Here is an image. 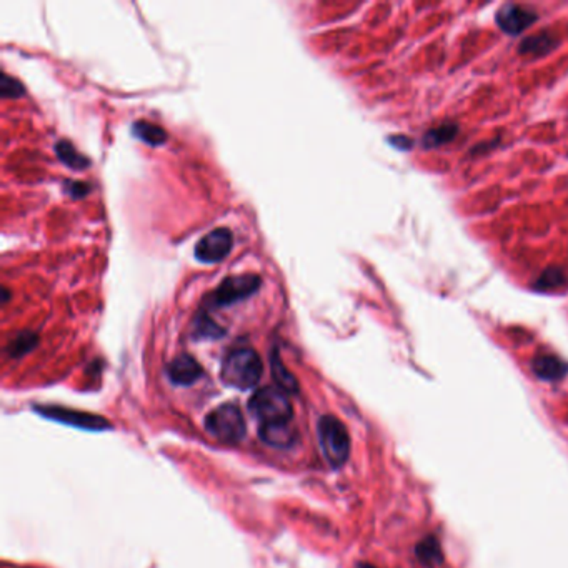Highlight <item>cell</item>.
<instances>
[{
    "label": "cell",
    "instance_id": "cell-1",
    "mask_svg": "<svg viewBox=\"0 0 568 568\" xmlns=\"http://www.w3.org/2000/svg\"><path fill=\"white\" fill-rule=\"evenodd\" d=\"M263 364L260 355L249 347L232 350L222 364V380L239 390L253 388L262 378Z\"/></svg>",
    "mask_w": 568,
    "mask_h": 568
},
{
    "label": "cell",
    "instance_id": "cell-2",
    "mask_svg": "<svg viewBox=\"0 0 568 568\" xmlns=\"http://www.w3.org/2000/svg\"><path fill=\"white\" fill-rule=\"evenodd\" d=\"M249 410L263 423H287L293 417V409L287 393L277 387H263L250 397Z\"/></svg>",
    "mask_w": 568,
    "mask_h": 568
},
{
    "label": "cell",
    "instance_id": "cell-3",
    "mask_svg": "<svg viewBox=\"0 0 568 568\" xmlns=\"http://www.w3.org/2000/svg\"><path fill=\"white\" fill-rule=\"evenodd\" d=\"M319 444L322 454L332 468L342 467L347 462L350 454V438H348L347 428L337 417L324 415L319 420Z\"/></svg>",
    "mask_w": 568,
    "mask_h": 568
},
{
    "label": "cell",
    "instance_id": "cell-4",
    "mask_svg": "<svg viewBox=\"0 0 568 568\" xmlns=\"http://www.w3.org/2000/svg\"><path fill=\"white\" fill-rule=\"evenodd\" d=\"M205 428L218 442L230 445L242 442L247 433L244 414L234 404H223L210 411L205 417Z\"/></svg>",
    "mask_w": 568,
    "mask_h": 568
},
{
    "label": "cell",
    "instance_id": "cell-5",
    "mask_svg": "<svg viewBox=\"0 0 568 568\" xmlns=\"http://www.w3.org/2000/svg\"><path fill=\"white\" fill-rule=\"evenodd\" d=\"M258 289H260V277L258 275L242 274L227 277L212 295L213 305H232V303H237L253 295Z\"/></svg>",
    "mask_w": 568,
    "mask_h": 568
},
{
    "label": "cell",
    "instance_id": "cell-6",
    "mask_svg": "<svg viewBox=\"0 0 568 568\" xmlns=\"http://www.w3.org/2000/svg\"><path fill=\"white\" fill-rule=\"evenodd\" d=\"M234 245V235L225 227L209 232L195 245L197 260L204 263H218L230 253Z\"/></svg>",
    "mask_w": 568,
    "mask_h": 568
},
{
    "label": "cell",
    "instance_id": "cell-7",
    "mask_svg": "<svg viewBox=\"0 0 568 568\" xmlns=\"http://www.w3.org/2000/svg\"><path fill=\"white\" fill-rule=\"evenodd\" d=\"M37 411L48 420H55V422L72 425V427L82 428V430L98 432L105 430V428H110V425L105 418L93 414H87V411L62 409V407H46V409H39Z\"/></svg>",
    "mask_w": 568,
    "mask_h": 568
},
{
    "label": "cell",
    "instance_id": "cell-8",
    "mask_svg": "<svg viewBox=\"0 0 568 568\" xmlns=\"http://www.w3.org/2000/svg\"><path fill=\"white\" fill-rule=\"evenodd\" d=\"M495 20L505 34L520 35L539 20V15L529 7L517 6V4H507V6H503L496 12Z\"/></svg>",
    "mask_w": 568,
    "mask_h": 568
},
{
    "label": "cell",
    "instance_id": "cell-9",
    "mask_svg": "<svg viewBox=\"0 0 568 568\" xmlns=\"http://www.w3.org/2000/svg\"><path fill=\"white\" fill-rule=\"evenodd\" d=\"M202 366H200L199 362H197L194 357L187 355V353H182L170 362L167 366V375L170 378V382L176 383V385H192L197 380L202 377Z\"/></svg>",
    "mask_w": 568,
    "mask_h": 568
},
{
    "label": "cell",
    "instance_id": "cell-10",
    "mask_svg": "<svg viewBox=\"0 0 568 568\" xmlns=\"http://www.w3.org/2000/svg\"><path fill=\"white\" fill-rule=\"evenodd\" d=\"M258 437L265 445L275 449H289L297 440V432L287 423H263L258 427Z\"/></svg>",
    "mask_w": 568,
    "mask_h": 568
},
{
    "label": "cell",
    "instance_id": "cell-11",
    "mask_svg": "<svg viewBox=\"0 0 568 568\" xmlns=\"http://www.w3.org/2000/svg\"><path fill=\"white\" fill-rule=\"evenodd\" d=\"M558 46L555 35L550 32H539L523 39L518 46V53L523 57H542L547 55Z\"/></svg>",
    "mask_w": 568,
    "mask_h": 568
},
{
    "label": "cell",
    "instance_id": "cell-12",
    "mask_svg": "<svg viewBox=\"0 0 568 568\" xmlns=\"http://www.w3.org/2000/svg\"><path fill=\"white\" fill-rule=\"evenodd\" d=\"M457 136H458V125L447 122L425 132L422 144L425 149H437V147L450 144Z\"/></svg>",
    "mask_w": 568,
    "mask_h": 568
},
{
    "label": "cell",
    "instance_id": "cell-13",
    "mask_svg": "<svg viewBox=\"0 0 568 568\" xmlns=\"http://www.w3.org/2000/svg\"><path fill=\"white\" fill-rule=\"evenodd\" d=\"M132 132L133 136L140 138L142 142L154 147H160L167 142V132H165L160 125L145 122V120H138V122L133 124Z\"/></svg>",
    "mask_w": 568,
    "mask_h": 568
},
{
    "label": "cell",
    "instance_id": "cell-14",
    "mask_svg": "<svg viewBox=\"0 0 568 568\" xmlns=\"http://www.w3.org/2000/svg\"><path fill=\"white\" fill-rule=\"evenodd\" d=\"M270 365H272V375H274L275 382L279 383V388H282V390L287 393H297L298 392L297 378H295V375L284 365V362L280 360V357L277 355V353L272 355Z\"/></svg>",
    "mask_w": 568,
    "mask_h": 568
},
{
    "label": "cell",
    "instance_id": "cell-15",
    "mask_svg": "<svg viewBox=\"0 0 568 568\" xmlns=\"http://www.w3.org/2000/svg\"><path fill=\"white\" fill-rule=\"evenodd\" d=\"M55 152L57 155H59V159L64 162L67 167L74 169V170H84L87 169L91 162H88V159L85 157V155L80 154V152L75 149V147L70 144L69 140H60L57 142L55 145Z\"/></svg>",
    "mask_w": 568,
    "mask_h": 568
},
{
    "label": "cell",
    "instance_id": "cell-16",
    "mask_svg": "<svg viewBox=\"0 0 568 568\" xmlns=\"http://www.w3.org/2000/svg\"><path fill=\"white\" fill-rule=\"evenodd\" d=\"M567 282L568 277L563 268L550 267L539 277V279H536L534 289L540 290V292H550V290L562 289L563 285H567Z\"/></svg>",
    "mask_w": 568,
    "mask_h": 568
},
{
    "label": "cell",
    "instance_id": "cell-17",
    "mask_svg": "<svg viewBox=\"0 0 568 568\" xmlns=\"http://www.w3.org/2000/svg\"><path fill=\"white\" fill-rule=\"evenodd\" d=\"M535 372L543 378H558L567 372V365L553 355H540L534 362Z\"/></svg>",
    "mask_w": 568,
    "mask_h": 568
},
{
    "label": "cell",
    "instance_id": "cell-18",
    "mask_svg": "<svg viewBox=\"0 0 568 568\" xmlns=\"http://www.w3.org/2000/svg\"><path fill=\"white\" fill-rule=\"evenodd\" d=\"M223 335V330L216 322H212L207 315H200L194 322V337L195 338H218Z\"/></svg>",
    "mask_w": 568,
    "mask_h": 568
},
{
    "label": "cell",
    "instance_id": "cell-19",
    "mask_svg": "<svg viewBox=\"0 0 568 568\" xmlns=\"http://www.w3.org/2000/svg\"><path fill=\"white\" fill-rule=\"evenodd\" d=\"M35 343H37V335H34L32 332H24L8 345V352H11L12 357L24 355L30 348L35 347Z\"/></svg>",
    "mask_w": 568,
    "mask_h": 568
},
{
    "label": "cell",
    "instance_id": "cell-20",
    "mask_svg": "<svg viewBox=\"0 0 568 568\" xmlns=\"http://www.w3.org/2000/svg\"><path fill=\"white\" fill-rule=\"evenodd\" d=\"M0 93H2L4 98H19L25 93V88L19 80L8 77L7 74H2V79H0Z\"/></svg>",
    "mask_w": 568,
    "mask_h": 568
},
{
    "label": "cell",
    "instance_id": "cell-21",
    "mask_svg": "<svg viewBox=\"0 0 568 568\" xmlns=\"http://www.w3.org/2000/svg\"><path fill=\"white\" fill-rule=\"evenodd\" d=\"M388 142H390V144L399 150H410L411 145H414V140L407 136H393L388 138Z\"/></svg>",
    "mask_w": 568,
    "mask_h": 568
},
{
    "label": "cell",
    "instance_id": "cell-22",
    "mask_svg": "<svg viewBox=\"0 0 568 568\" xmlns=\"http://www.w3.org/2000/svg\"><path fill=\"white\" fill-rule=\"evenodd\" d=\"M69 185L74 187V190H75L74 197H75V199H79V197H84V195L88 194L87 183H82V182H69Z\"/></svg>",
    "mask_w": 568,
    "mask_h": 568
}]
</instances>
